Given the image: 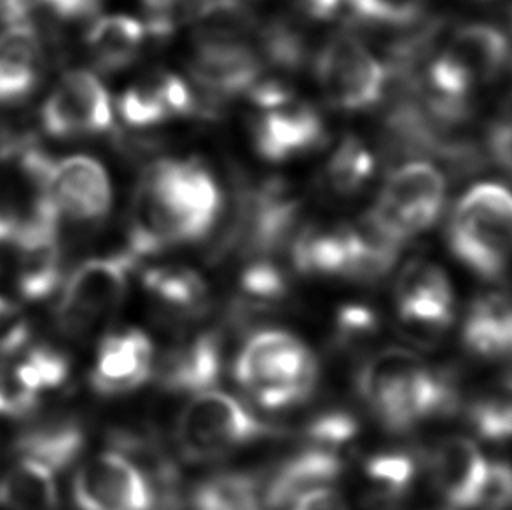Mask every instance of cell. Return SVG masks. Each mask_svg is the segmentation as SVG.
Segmentation results:
<instances>
[{"label":"cell","instance_id":"6da1fadb","mask_svg":"<svg viewBox=\"0 0 512 510\" xmlns=\"http://www.w3.org/2000/svg\"><path fill=\"white\" fill-rule=\"evenodd\" d=\"M222 210L221 189L207 166L161 159L137 187L125 252L139 262L175 245L200 242L219 224Z\"/></svg>","mask_w":512,"mask_h":510},{"label":"cell","instance_id":"7a4b0ae2","mask_svg":"<svg viewBox=\"0 0 512 510\" xmlns=\"http://www.w3.org/2000/svg\"><path fill=\"white\" fill-rule=\"evenodd\" d=\"M233 369L238 385L268 411L299 406L310 399L319 381L312 350L280 329L254 332L236 355Z\"/></svg>","mask_w":512,"mask_h":510},{"label":"cell","instance_id":"3957f363","mask_svg":"<svg viewBox=\"0 0 512 510\" xmlns=\"http://www.w3.org/2000/svg\"><path fill=\"white\" fill-rule=\"evenodd\" d=\"M451 254L472 273L493 280L512 261V191L486 182L458 200L448 224Z\"/></svg>","mask_w":512,"mask_h":510},{"label":"cell","instance_id":"277c9868","mask_svg":"<svg viewBox=\"0 0 512 510\" xmlns=\"http://www.w3.org/2000/svg\"><path fill=\"white\" fill-rule=\"evenodd\" d=\"M273 434L240 400L217 390L191 397L175 427L180 453L191 462L217 460Z\"/></svg>","mask_w":512,"mask_h":510},{"label":"cell","instance_id":"5b68a950","mask_svg":"<svg viewBox=\"0 0 512 510\" xmlns=\"http://www.w3.org/2000/svg\"><path fill=\"white\" fill-rule=\"evenodd\" d=\"M444 201L443 173L425 161H409L390 173L367 217L385 235L404 245L436 224Z\"/></svg>","mask_w":512,"mask_h":510},{"label":"cell","instance_id":"8992f818","mask_svg":"<svg viewBox=\"0 0 512 510\" xmlns=\"http://www.w3.org/2000/svg\"><path fill=\"white\" fill-rule=\"evenodd\" d=\"M137 262L125 250L83 262L70 275L56 306V325L72 338L86 336L123 303L128 276Z\"/></svg>","mask_w":512,"mask_h":510},{"label":"cell","instance_id":"52a82bcc","mask_svg":"<svg viewBox=\"0 0 512 510\" xmlns=\"http://www.w3.org/2000/svg\"><path fill=\"white\" fill-rule=\"evenodd\" d=\"M315 72L327 102L341 111L371 109L388 83L383 63L355 35H338L327 42L317 56Z\"/></svg>","mask_w":512,"mask_h":510},{"label":"cell","instance_id":"ba28073f","mask_svg":"<svg viewBox=\"0 0 512 510\" xmlns=\"http://www.w3.org/2000/svg\"><path fill=\"white\" fill-rule=\"evenodd\" d=\"M397 320L409 338L422 345L436 343L455 318L450 278L430 261L409 262L395 287Z\"/></svg>","mask_w":512,"mask_h":510},{"label":"cell","instance_id":"9c48e42d","mask_svg":"<svg viewBox=\"0 0 512 510\" xmlns=\"http://www.w3.org/2000/svg\"><path fill=\"white\" fill-rule=\"evenodd\" d=\"M41 196L60 219L79 224L102 221L111 210L109 175L90 156L53 161L42 184Z\"/></svg>","mask_w":512,"mask_h":510},{"label":"cell","instance_id":"30bf717a","mask_svg":"<svg viewBox=\"0 0 512 510\" xmlns=\"http://www.w3.org/2000/svg\"><path fill=\"white\" fill-rule=\"evenodd\" d=\"M41 116L42 126L51 137L102 135L112 126L111 98L97 77L74 70L65 74L49 95Z\"/></svg>","mask_w":512,"mask_h":510},{"label":"cell","instance_id":"8fae6325","mask_svg":"<svg viewBox=\"0 0 512 510\" xmlns=\"http://www.w3.org/2000/svg\"><path fill=\"white\" fill-rule=\"evenodd\" d=\"M74 502L81 510H154L146 477L118 451L84 463L74 479Z\"/></svg>","mask_w":512,"mask_h":510},{"label":"cell","instance_id":"7c38bea8","mask_svg":"<svg viewBox=\"0 0 512 510\" xmlns=\"http://www.w3.org/2000/svg\"><path fill=\"white\" fill-rule=\"evenodd\" d=\"M263 65L259 53L242 41H196L189 74L215 111L224 100L250 93L263 77Z\"/></svg>","mask_w":512,"mask_h":510},{"label":"cell","instance_id":"4fadbf2b","mask_svg":"<svg viewBox=\"0 0 512 510\" xmlns=\"http://www.w3.org/2000/svg\"><path fill=\"white\" fill-rule=\"evenodd\" d=\"M252 138L261 158L285 163L319 149L326 140V125L312 105L291 98L285 104L259 111Z\"/></svg>","mask_w":512,"mask_h":510},{"label":"cell","instance_id":"5bb4252c","mask_svg":"<svg viewBox=\"0 0 512 510\" xmlns=\"http://www.w3.org/2000/svg\"><path fill=\"white\" fill-rule=\"evenodd\" d=\"M154 364V346L146 332H111L98 346L90 383L104 397L126 395L153 378Z\"/></svg>","mask_w":512,"mask_h":510},{"label":"cell","instance_id":"9a60e30c","mask_svg":"<svg viewBox=\"0 0 512 510\" xmlns=\"http://www.w3.org/2000/svg\"><path fill=\"white\" fill-rule=\"evenodd\" d=\"M490 462L467 437L453 435L437 442L429 456V474L437 495L453 510H474Z\"/></svg>","mask_w":512,"mask_h":510},{"label":"cell","instance_id":"2e32d148","mask_svg":"<svg viewBox=\"0 0 512 510\" xmlns=\"http://www.w3.org/2000/svg\"><path fill=\"white\" fill-rule=\"evenodd\" d=\"M118 109L123 121L132 128H149L194 114L207 116L205 105L191 86L168 72H154L132 84L119 97Z\"/></svg>","mask_w":512,"mask_h":510},{"label":"cell","instance_id":"e0dca14e","mask_svg":"<svg viewBox=\"0 0 512 510\" xmlns=\"http://www.w3.org/2000/svg\"><path fill=\"white\" fill-rule=\"evenodd\" d=\"M222 373V343L217 332H200L172 346L156 364L153 378L163 392L198 395L214 390Z\"/></svg>","mask_w":512,"mask_h":510},{"label":"cell","instance_id":"ac0fdd59","mask_svg":"<svg viewBox=\"0 0 512 510\" xmlns=\"http://www.w3.org/2000/svg\"><path fill=\"white\" fill-rule=\"evenodd\" d=\"M343 472V455L326 449L301 446L271 470L263 483L268 510H289L312 491L333 486Z\"/></svg>","mask_w":512,"mask_h":510},{"label":"cell","instance_id":"d6986e66","mask_svg":"<svg viewBox=\"0 0 512 510\" xmlns=\"http://www.w3.org/2000/svg\"><path fill=\"white\" fill-rule=\"evenodd\" d=\"M357 254L355 226H308L292 242L294 268L305 276L352 280Z\"/></svg>","mask_w":512,"mask_h":510},{"label":"cell","instance_id":"ffe728a7","mask_svg":"<svg viewBox=\"0 0 512 510\" xmlns=\"http://www.w3.org/2000/svg\"><path fill=\"white\" fill-rule=\"evenodd\" d=\"M142 285L154 310L168 322H189L207 313L210 304L207 283L193 269L182 266L147 269Z\"/></svg>","mask_w":512,"mask_h":510},{"label":"cell","instance_id":"44dd1931","mask_svg":"<svg viewBox=\"0 0 512 510\" xmlns=\"http://www.w3.org/2000/svg\"><path fill=\"white\" fill-rule=\"evenodd\" d=\"M423 366L425 364L415 353L402 348L374 353L360 366L355 380L357 392L376 420L394 406Z\"/></svg>","mask_w":512,"mask_h":510},{"label":"cell","instance_id":"7402d4cb","mask_svg":"<svg viewBox=\"0 0 512 510\" xmlns=\"http://www.w3.org/2000/svg\"><path fill=\"white\" fill-rule=\"evenodd\" d=\"M418 474L416 456L385 449L367 456L360 469V498L367 510H395L411 495Z\"/></svg>","mask_w":512,"mask_h":510},{"label":"cell","instance_id":"603a6c76","mask_svg":"<svg viewBox=\"0 0 512 510\" xmlns=\"http://www.w3.org/2000/svg\"><path fill=\"white\" fill-rule=\"evenodd\" d=\"M86 441L83 425L74 414L55 413L32 421L21 430L16 449L51 470L67 469L81 455Z\"/></svg>","mask_w":512,"mask_h":510},{"label":"cell","instance_id":"cb8c5ba5","mask_svg":"<svg viewBox=\"0 0 512 510\" xmlns=\"http://www.w3.org/2000/svg\"><path fill=\"white\" fill-rule=\"evenodd\" d=\"M39 35L25 23L0 34V104H16L34 91L41 74Z\"/></svg>","mask_w":512,"mask_h":510},{"label":"cell","instance_id":"d4e9b609","mask_svg":"<svg viewBox=\"0 0 512 510\" xmlns=\"http://www.w3.org/2000/svg\"><path fill=\"white\" fill-rule=\"evenodd\" d=\"M287 294V275L273 257L249 259L238 276L235 296L231 299V318L238 324H250L278 310Z\"/></svg>","mask_w":512,"mask_h":510},{"label":"cell","instance_id":"484cf974","mask_svg":"<svg viewBox=\"0 0 512 510\" xmlns=\"http://www.w3.org/2000/svg\"><path fill=\"white\" fill-rule=\"evenodd\" d=\"M18 247L16 283L27 301L51 296L62 280V249L58 231H30L14 238Z\"/></svg>","mask_w":512,"mask_h":510},{"label":"cell","instance_id":"4316f807","mask_svg":"<svg viewBox=\"0 0 512 510\" xmlns=\"http://www.w3.org/2000/svg\"><path fill=\"white\" fill-rule=\"evenodd\" d=\"M462 339L481 359L512 360V296L479 297L465 317Z\"/></svg>","mask_w":512,"mask_h":510},{"label":"cell","instance_id":"83f0119b","mask_svg":"<svg viewBox=\"0 0 512 510\" xmlns=\"http://www.w3.org/2000/svg\"><path fill=\"white\" fill-rule=\"evenodd\" d=\"M149 28L130 16H105L95 21L86 34V48L95 67L102 72H119L130 67L146 46Z\"/></svg>","mask_w":512,"mask_h":510},{"label":"cell","instance_id":"f1b7e54d","mask_svg":"<svg viewBox=\"0 0 512 510\" xmlns=\"http://www.w3.org/2000/svg\"><path fill=\"white\" fill-rule=\"evenodd\" d=\"M0 505L7 510L58 509V488L53 470L23 458L0 479Z\"/></svg>","mask_w":512,"mask_h":510},{"label":"cell","instance_id":"f546056e","mask_svg":"<svg viewBox=\"0 0 512 510\" xmlns=\"http://www.w3.org/2000/svg\"><path fill=\"white\" fill-rule=\"evenodd\" d=\"M196 510H268L263 483L243 472H219L201 481L191 495Z\"/></svg>","mask_w":512,"mask_h":510},{"label":"cell","instance_id":"4dcf8cb0","mask_svg":"<svg viewBox=\"0 0 512 510\" xmlns=\"http://www.w3.org/2000/svg\"><path fill=\"white\" fill-rule=\"evenodd\" d=\"M196 41H242L257 28L254 13L238 0H200L193 11Z\"/></svg>","mask_w":512,"mask_h":510},{"label":"cell","instance_id":"1f68e13d","mask_svg":"<svg viewBox=\"0 0 512 510\" xmlns=\"http://www.w3.org/2000/svg\"><path fill=\"white\" fill-rule=\"evenodd\" d=\"M474 432L490 442L512 439V374L485 386L467 406Z\"/></svg>","mask_w":512,"mask_h":510},{"label":"cell","instance_id":"d6a6232c","mask_svg":"<svg viewBox=\"0 0 512 510\" xmlns=\"http://www.w3.org/2000/svg\"><path fill=\"white\" fill-rule=\"evenodd\" d=\"M373 172V154L359 138L346 137L327 163V186L340 196H352L366 187Z\"/></svg>","mask_w":512,"mask_h":510},{"label":"cell","instance_id":"836d02e7","mask_svg":"<svg viewBox=\"0 0 512 510\" xmlns=\"http://www.w3.org/2000/svg\"><path fill=\"white\" fill-rule=\"evenodd\" d=\"M380 332V317L367 304H343L333 320L334 350L341 353L362 352Z\"/></svg>","mask_w":512,"mask_h":510},{"label":"cell","instance_id":"e575fe53","mask_svg":"<svg viewBox=\"0 0 512 510\" xmlns=\"http://www.w3.org/2000/svg\"><path fill=\"white\" fill-rule=\"evenodd\" d=\"M259 46L261 60L282 70L301 69L308 55L305 37L287 21L268 23L259 34Z\"/></svg>","mask_w":512,"mask_h":510},{"label":"cell","instance_id":"d590c367","mask_svg":"<svg viewBox=\"0 0 512 510\" xmlns=\"http://www.w3.org/2000/svg\"><path fill=\"white\" fill-rule=\"evenodd\" d=\"M23 383L34 392L56 390L69 380L70 362L55 346L37 345L16 362Z\"/></svg>","mask_w":512,"mask_h":510},{"label":"cell","instance_id":"8d00e7d4","mask_svg":"<svg viewBox=\"0 0 512 510\" xmlns=\"http://www.w3.org/2000/svg\"><path fill=\"white\" fill-rule=\"evenodd\" d=\"M359 435V421L343 409H327L315 414L303 428V446L326 449L341 455Z\"/></svg>","mask_w":512,"mask_h":510},{"label":"cell","instance_id":"74e56055","mask_svg":"<svg viewBox=\"0 0 512 510\" xmlns=\"http://www.w3.org/2000/svg\"><path fill=\"white\" fill-rule=\"evenodd\" d=\"M353 18L369 27H413L420 23L425 0H346Z\"/></svg>","mask_w":512,"mask_h":510},{"label":"cell","instance_id":"f35d334b","mask_svg":"<svg viewBox=\"0 0 512 510\" xmlns=\"http://www.w3.org/2000/svg\"><path fill=\"white\" fill-rule=\"evenodd\" d=\"M39 406V393L28 388L20 374L16 371V364L2 362L0 364V416L21 418L34 413Z\"/></svg>","mask_w":512,"mask_h":510},{"label":"cell","instance_id":"ab89813d","mask_svg":"<svg viewBox=\"0 0 512 510\" xmlns=\"http://www.w3.org/2000/svg\"><path fill=\"white\" fill-rule=\"evenodd\" d=\"M474 510H512V465L490 462L483 490Z\"/></svg>","mask_w":512,"mask_h":510},{"label":"cell","instance_id":"60d3db41","mask_svg":"<svg viewBox=\"0 0 512 510\" xmlns=\"http://www.w3.org/2000/svg\"><path fill=\"white\" fill-rule=\"evenodd\" d=\"M30 338V322L18 304L0 296V355H11Z\"/></svg>","mask_w":512,"mask_h":510},{"label":"cell","instance_id":"b9f144b4","mask_svg":"<svg viewBox=\"0 0 512 510\" xmlns=\"http://www.w3.org/2000/svg\"><path fill=\"white\" fill-rule=\"evenodd\" d=\"M490 151L509 175H512V114L499 121L490 133Z\"/></svg>","mask_w":512,"mask_h":510},{"label":"cell","instance_id":"7bdbcfd3","mask_svg":"<svg viewBox=\"0 0 512 510\" xmlns=\"http://www.w3.org/2000/svg\"><path fill=\"white\" fill-rule=\"evenodd\" d=\"M289 510H350L345 498L341 497L333 486L312 491L305 497L299 498Z\"/></svg>","mask_w":512,"mask_h":510},{"label":"cell","instance_id":"ee69618b","mask_svg":"<svg viewBox=\"0 0 512 510\" xmlns=\"http://www.w3.org/2000/svg\"><path fill=\"white\" fill-rule=\"evenodd\" d=\"M51 13L63 20H77L93 13L102 0H41Z\"/></svg>","mask_w":512,"mask_h":510},{"label":"cell","instance_id":"f6af8a7d","mask_svg":"<svg viewBox=\"0 0 512 510\" xmlns=\"http://www.w3.org/2000/svg\"><path fill=\"white\" fill-rule=\"evenodd\" d=\"M346 0H294L301 13L312 20L326 21L340 13Z\"/></svg>","mask_w":512,"mask_h":510},{"label":"cell","instance_id":"bcb514c9","mask_svg":"<svg viewBox=\"0 0 512 510\" xmlns=\"http://www.w3.org/2000/svg\"><path fill=\"white\" fill-rule=\"evenodd\" d=\"M147 9L153 11L154 16H167L168 11L172 9L177 0H144Z\"/></svg>","mask_w":512,"mask_h":510},{"label":"cell","instance_id":"7dc6e473","mask_svg":"<svg viewBox=\"0 0 512 510\" xmlns=\"http://www.w3.org/2000/svg\"><path fill=\"white\" fill-rule=\"evenodd\" d=\"M196 2H200V0H196ZM238 2H243V0H238Z\"/></svg>","mask_w":512,"mask_h":510}]
</instances>
